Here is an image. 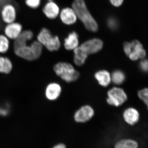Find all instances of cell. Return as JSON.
Wrapping results in <instances>:
<instances>
[{
  "instance_id": "cell-5",
  "label": "cell",
  "mask_w": 148,
  "mask_h": 148,
  "mask_svg": "<svg viewBox=\"0 0 148 148\" xmlns=\"http://www.w3.org/2000/svg\"><path fill=\"white\" fill-rule=\"evenodd\" d=\"M127 99V94L121 88L113 87L108 91L107 102L110 106L119 107L124 104Z\"/></svg>"
},
{
  "instance_id": "cell-12",
  "label": "cell",
  "mask_w": 148,
  "mask_h": 148,
  "mask_svg": "<svg viewBox=\"0 0 148 148\" xmlns=\"http://www.w3.org/2000/svg\"><path fill=\"white\" fill-rule=\"evenodd\" d=\"M30 43L27 45L14 48V51L16 56L28 61L36 60L34 53Z\"/></svg>"
},
{
  "instance_id": "cell-25",
  "label": "cell",
  "mask_w": 148,
  "mask_h": 148,
  "mask_svg": "<svg viewBox=\"0 0 148 148\" xmlns=\"http://www.w3.org/2000/svg\"><path fill=\"white\" fill-rule=\"evenodd\" d=\"M107 25L109 29L114 31L119 27V22L117 19L114 17H109L107 20Z\"/></svg>"
},
{
  "instance_id": "cell-17",
  "label": "cell",
  "mask_w": 148,
  "mask_h": 148,
  "mask_svg": "<svg viewBox=\"0 0 148 148\" xmlns=\"http://www.w3.org/2000/svg\"><path fill=\"white\" fill-rule=\"evenodd\" d=\"M94 77L98 84L103 87H107L110 84L111 75L106 70H100L95 73Z\"/></svg>"
},
{
  "instance_id": "cell-1",
  "label": "cell",
  "mask_w": 148,
  "mask_h": 148,
  "mask_svg": "<svg viewBox=\"0 0 148 148\" xmlns=\"http://www.w3.org/2000/svg\"><path fill=\"white\" fill-rule=\"evenodd\" d=\"M72 8L76 14L77 18H79L87 30L92 32L98 31V23L88 10L84 0H74Z\"/></svg>"
},
{
  "instance_id": "cell-30",
  "label": "cell",
  "mask_w": 148,
  "mask_h": 148,
  "mask_svg": "<svg viewBox=\"0 0 148 148\" xmlns=\"http://www.w3.org/2000/svg\"><path fill=\"white\" fill-rule=\"evenodd\" d=\"M47 1H52V0H46Z\"/></svg>"
},
{
  "instance_id": "cell-13",
  "label": "cell",
  "mask_w": 148,
  "mask_h": 148,
  "mask_svg": "<svg viewBox=\"0 0 148 148\" xmlns=\"http://www.w3.org/2000/svg\"><path fill=\"white\" fill-rule=\"evenodd\" d=\"M61 91L62 88L60 84L57 83L51 82L47 86L45 93L47 100L54 101L59 98Z\"/></svg>"
},
{
  "instance_id": "cell-3",
  "label": "cell",
  "mask_w": 148,
  "mask_h": 148,
  "mask_svg": "<svg viewBox=\"0 0 148 148\" xmlns=\"http://www.w3.org/2000/svg\"><path fill=\"white\" fill-rule=\"evenodd\" d=\"M53 70L57 76L67 82H74L79 77V73L67 62H58L53 66Z\"/></svg>"
},
{
  "instance_id": "cell-9",
  "label": "cell",
  "mask_w": 148,
  "mask_h": 148,
  "mask_svg": "<svg viewBox=\"0 0 148 148\" xmlns=\"http://www.w3.org/2000/svg\"><path fill=\"white\" fill-rule=\"evenodd\" d=\"M23 30L22 24L15 21L5 24L4 27L3 34L10 41H14L18 38Z\"/></svg>"
},
{
  "instance_id": "cell-16",
  "label": "cell",
  "mask_w": 148,
  "mask_h": 148,
  "mask_svg": "<svg viewBox=\"0 0 148 148\" xmlns=\"http://www.w3.org/2000/svg\"><path fill=\"white\" fill-rule=\"evenodd\" d=\"M79 36L76 32L70 33L64 40V47L67 50H74L79 46Z\"/></svg>"
},
{
  "instance_id": "cell-18",
  "label": "cell",
  "mask_w": 148,
  "mask_h": 148,
  "mask_svg": "<svg viewBox=\"0 0 148 148\" xmlns=\"http://www.w3.org/2000/svg\"><path fill=\"white\" fill-rule=\"evenodd\" d=\"M74 51V62L77 66H82L85 63L88 55L78 47Z\"/></svg>"
},
{
  "instance_id": "cell-20",
  "label": "cell",
  "mask_w": 148,
  "mask_h": 148,
  "mask_svg": "<svg viewBox=\"0 0 148 148\" xmlns=\"http://www.w3.org/2000/svg\"><path fill=\"white\" fill-rule=\"evenodd\" d=\"M125 79V74L121 70H115L111 75V80L114 84L117 85L121 84L124 82Z\"/></svg>"
},
{
  "instance_id": "cell-24",
  "label": "cell",
  "mask_w": 148,
  "mask_h": 148,
  "mask_svg": "<svg viewBox=\"0 0 148 148\" xmlns=\"http://www.w3.org/2000/svg\"><path fill=\"white\" fill-rule=\"evenodd\" d=\"M139 98L144 102L148 110V88H143L138 92Z\"/></svg>"
},
{
  "instance_id": "cell-21",
  "label": "cell",
  "mask_w": 148,
  "mask_h": 148,
  "mask_svg": "<svg viewBox=\"0 0 148 148\" xmlns=\"http://www.w3.org/2000/svg\"><path fill=\"white\" fill-rule=\"evenodd\" d=\"M11 41L3 34H0V53H5L9 50Z\"/></svg>"
},
{
  "instance_id": "cell-22",
  "label": "cell",
  "mask_w": 148,
  "mask_h": 148,
  "mask_svg": "<svg viewBox=\"0 0 148 148\" xmlns=\"http://www.w3.org/2000/svg\"><path fill=\"white\" fill-rule=\"evenodd\" d=\"M34 53L36 60L38 59L42 54L43 47L36 40H33L30 43Z\"/></svg>"
},
{
  "instance_id": "cell-29",
  "label": "cell",
  "mask_w": 148,
  "mask_h": 148,
  "mask_svg": "<svg viewBox=\"0 0 148 148\" xmlns=\"http://www.w3.org/2000/svg\"><path fill=\"white\" fill-rule=\"evenodd\" d=\"M52 148H66V146L64 143H58L53 146Z\"/></svg>"
},
{
  "instance_id": "cell-27",
  "label": "cell",
  "mask_w": 148,
  "mask_h": 148,
  "mask_svg": "<svg viewBox=\"0 0 148 148\" xmlns=\"http://www.w3.org/2000/svg\"><path fill=\"white\" fill-rule=\"evenodd\" d=\"M111 4L115 7H119L122 5L124 0H109Z\"/></svg>"
},
{
  "instance_id": "cell-28",
  "label": "cell",
  "mask_w": 148,
  "mask_h": 148,
  "mask_svg": "<svg viewBox=\"0 0 148 148\" xmlns=\"http://www.w3.org/2000/svg\"><path fill=\"white\" fill-rule=\"evenodd\" d=\"M8 113V109L7 107H0V115L2 116H5Z\"/></svg>"
},
{
  "instance_id": "cell-11",
  "label": "cell",
  "mask_w": 148,
  "mask_h": 148,
  "mask_svg": "<svg viewBox=\"0 0 148 148\" xmlns=\"http://www.w3.org/2000/svg\"><path fill=\"white\" fill-rule=\"evenodd\" d=\"M36 39L34 34L32 31L30 30H23L16 39L12 41L13 42L12 46L14 49L27 45L33 40Z\"/></svg>"
},
{
  "instance_id": "cell-26",
  "label": "cell",
  "mask_w": 148,
  "mask_h": 148,
  "mask_svg": "<svg viewBox=\"0 0 148 148\" xmlns=\"http://www.w3.org/2000/svg\"><path fill=\"white\" fill-rule=\"evenodd\" d=\"M140 68L143 72L145 73L148 72V60L144 59L141 61L140 63Z\"/></svg>"
},
{
  "instance_id": "cell-6",
  "label": "cell",
  "mask_w": 148,
  "mask_h": 148,
  "mask_svg": "<svg viewBox=\"0 0 148 148\" xmlns=\"http://www.w3.org/2000/svg\"><path fill=\"white\" fill-rule=\"evenodd\" d=\"M0 17L4 24H10L16 21L17 10L16 7L11 3H7L2 7Z\"/></svg>"
},
{
  "instance_id": "cell-14",
  "label": "cell",
  "mask_w": 148,
  "mask_h": 148,
  "mask_svg": "<svg viewBox=\"0 0 148 148\" xmlns=\"http://www.w3.org/2000/svg\"><path fill=\"white\" fill-rule=\"evenodd\" d=\"M59 16L61 21L67 25H73L77 21V17L73 8H66L60 12Z\"/></svg>"
},
{
  "instance_id": "cell-10",
  "label": "cell",
  "mask_w": 148,
  "mask_h": 148,
  "mask_svg": "<svg viewBox=\"0 0 148 148\" xmlns=\"http://www.w3.org/2000/svg\"><path fill=\"white\" fill-rule=\"evenodd\" d=\"M42 10L44 16L51 20L57 18L60 12L58 4L53 0L46 1L42 6Z\"/></svg>"
},
{
  "instance_id": "cell-8",
  "label": "cell",
  "mask_w": 148,
  "mask_h": 148,
  "mask_svg": "<svg viewBox=\"0 0 148 148\" xmlns=\"http://www.w3.org/2000/svg\"><path fill=\"white\" fill-rule=\"evenodd\" d=\"M95 112L88 105L83 106L75 112L74 119L78 123H84L90 121L94 116Z\"/></svg>"
},
{
  "instance_id": "cell-23",
  "label": "cell",
  "mask_w": 148,
  "mask_h": 148,
  "mask_svg": "<svg viewBox=\"0 0 148 148\" xmlns=\"http://www.w3.org/2000/svg\"><path fill=\"white\" fill-rule=\"evenodd\" d=\"M42 0H25L26 5L32 9H36L40 6Z\"/></svg>"
},
{
  "instance_id": "cell-7",
  "label": "cell",
  "mask_w": 148,
  "mask_h": 148,
  "mask_svg": "<svg viewBox=\"0 0 148 148\" xmlns=\"http://www.w3.org/2000/svg\"><path fill=\"white\" fill-rule=\"evenodd\" d=\"M103 47V41L97 38L89 39L79 46V47L88 55L98 53Z\"/></svg>"
},
{
  "instance_id": "cell-2",
  "label": "cell",
  "mask_w": 148,
  "mask_h": 148,
  "mask_svg": "<svg viewBox=\"0 0 148 148\" xmlns=\"http://www.w3.org/2000/svg\"><path fill=\"white\" fill-rule=\"evenodd\" d=\"M36 40L49 51H55L60 49L61 43L59 37L54 35L49 29L42 28L36 36Z\"/></svg>"
},
{
  "instance_id": "cell-19",
  "label": "cell",
  "mask_w": 148,
  "mask_h": 148,
  "mask_svg": "<svg viewBox=\"0 0 148 148\" xmlns=\"http://www.w3.org/2000/svg\"><path fill=\"white\" fill-rule=\"evenodd\" d=\"M13 69V64L9 58L0 56V73H10Z\"/></svg>"
},
{
  "instance_id": "cell-4",
  "label": "cell",
  "mask_w": 148,
  "mask_h": 148,
  "mask_svg": "<svg viewBox=\"0 0 148 148\" xmlns=\"http://www.w3.org/2000/svg\"><path fill=\"white\" fill-rule=\"evenodd\" d=\"M123 49L124 53L132 61H137L145 57L146 51L142 44L138 40L124 42Z\"/></svg>"
},
{
  "instance_id": "cell-15",
  "label": "cell",
  "mask_w": 148,
  "mask_h": 148,
  "mask_svg": "<svg viewBox=\"0 0 148 148\" xmlns=\"http://www.w3.org/2000/svg\"><path fill=\"white\" fill-rule=\"evenodd\" d=\"M123 117L124 121L127 124L133 125L139 121L140 114L137 109L133 108H129L125 110Z\"/></svg>"
}]
</instances>
